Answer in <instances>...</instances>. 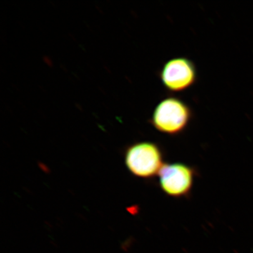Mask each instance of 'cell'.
I'll list each match as a JSON object with an SVG mask.
<instances>
[{"label": "cell", "mask_w": 253, "mask_h": 253, "mask_svg": "<svg viewBox=\"0 0 253 253\" xmlns=\"http://www.w3.org/2000/svg\"><path fill=\"white\" fill-rule=\"evenodd\" d=\"M192 111L182 100L169 96L155 108L151 124L160 132L175 136L185 130L191 123Z\"/></svg>", "instance_id": "6da1fadb"}, {"label": "cell", "mask_w": 253, "mask_h": 253, "mask_svg": "<svg viewBox=\"0 0 253 253\" xmlns=\"http://www.w3.org/2000/svg\"><path fill=\"white\" fill-rule=\"evenodd\" d=\"M125 162L131 174L149 179L159 174L164 166L162 149L156 143L141 141L126 149Z\"/></svg>", "instance_id": "7a4b0ae2"}, {"label": "cell", "mask_w": 253, "mask_h": 253, "mask_svg": "<svg viewBox=\"0 0 253 253\" xmlns=\"http://www.w3.org/2000/svg\"><path fill=\"white\" fill-rule=\"evenodd\" d=\"M195 174L194 169L184 163L165 164L158 174L160 186L168 196L184 197L191 192Z\"/></svg>", "instance_id": "3957f363"}, {"label": "cell", "mask_w": 253, "mask_h": 253, "mask_svg": "<svg viewBox=\"0 0 253 253\" xmlns=\"http://www.w3.org/2000/svg\"><path fill=\"white\" fill-rule=\"evenodd\" d=\"M160 77L168 91L181 92L196 83L197 71L194 63L187 58H173L165 63Z\"/></svg>", "instance_id": "277c9868"}]
</instances>
